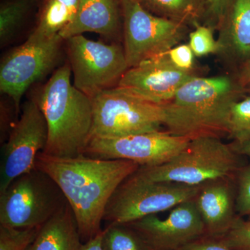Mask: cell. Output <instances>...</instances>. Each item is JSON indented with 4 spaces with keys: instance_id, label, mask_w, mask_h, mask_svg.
I'll return each instance as SVG.
<instances>
[{
    "instance_id": "6da1fadb",
    "label": "cell",
    "mask_w": 250,
    "mask_h": 250,
    "mask_svg": "<svg viewBox=\"0 0 250 250\" xmlns=\"http://www.w3.org/2000/svg\"><path fill=\"white\" fill-rule=\"evenodd\" d=\"M140 167L123 159H98L85 154L56 157L42 152L36 161V167L48 174L62 190L84 243L103 231L101 224L108 202L121 184Z\"/></svg>"
},
{
    "instance_id": "7a4b0ae2",
    "label": "cell",
    "mask_w": 250,
    "mask_h": 250,
    "mask_svg": "<svg viewBox=\"0 0 250 250\" xmlns=\"http://www.w3.org/2000/svg\"><path fill=\"white\" fill-rule=\"evenodd\" d=\"M246 88L229 75L194 77L162 104L166 131L190 141L228 136L231 108Z\"/></svg>"
},
{
    "instance_id": "3957f363",
    "label": "cell",
    "mask_w": 250,
    "mask_h": 250,
    "mask_svg": "<svg viewBox=\"0 0 250 250\" xmlns=\"http://www.w3.org/2000/svg\"><path fill=\"white\" fill-rule=\"evenodd\" d=\"M70 64L54 71L33 98L43 113L48 127L47 155L74 157L84 154L92 138V99L71 82Z\"/></svg>"
},
{
    "instance_id": "277c9868",
    "label": "cell",
    "mask_w": 250,
    "mask_h": 250,
    "mask_svg": "<svg viewBox=\"0 0 250 250\" xmlns=\"http://www.w3.org/2000/svg\"><path fill=\"white\" fill-rule=\"evenodd\" d=\"M242 167L241 155L220 138L192 140L172 160L160 166L140 167L134 175L149 182L200 186L209 181L235 177Z\"/></svg>"
},
{
    "instance_id": "5b68a950",
    "label": "cell",
    "mask_w": 250,
    "mask_h": 250,
    "mask_svg": "<svg viewBox=\"0 0 250 250\" xmlns=\"http://www.w3.org/2000/svg\"><path fill=\"white\" fill-rule=\"evenodd\" d=\"M67 202L53 179L35 167L16 177L0 192V225L41 227Z\"/></svg>"
},
{
    "instance_id": "8992f818",
    "label": "cell",
    "mask_w": 250,
    "mask_h": 250,
    "mask_svg": "<svg viewBox=\"0 0 250 250\" xmlns=\"http://www.w3.org/2000/svg\"><path fill=\"white\" fill-rule=\"evenodd\" d=\"M92 99V138H119L161 131L165 122L162 104L140 98L119 86ZM91 138V139H92Z\"/></svg>"
},
{
    "instance_id": "52a82bcc",
    "label": "cell",
    "mask_w": 250,
    "mask_h": 250,
    "mask_svg": "<svg viewBox=\"0 0 250 250\" xmlns=\"http://www.w3.org/2000/svg\"><path fill=\"white\" fill-rule=\"evenodd\" d=\"M200 186L149 182L133 174L113 193L106 206L104 220L113 225H126L172 209L179 204L195 199Z\"/></svg>"
},
{
    "instance_id": "ba28073f",
    "label": "cell",
    "mask_w": 250,
    "mask_h": 250,
    "mask_svg": "<svg viewBox=\"0 0 250 250\" xmlns=\"http://www.w3.org/2000/svg\"><path fill=\"white\" fill-rule=\"evenodd\" d=\"M65 41L73 85L93 98L100 92L118 86L129 69L123 45L106 44L87 39L83 35Z\"/></svg>"
},
{
    "instance_id": "9c48e42d",
    "label": "cell",
    "mask_w": 250,
    "mask_h": 250,
    "mask_svg": "<svg viewBox=\"0 0 250 250\" xmlns=\"http://www.w3.org/2000/svg\"><path fill=\"white\" fill-rule=\"evenodd\" d=\"M123 40L128 67L168 52L180 44L189 27L158 17L137 0H122Z\"/></svg>"
},
{
    "instance_id": "30bf717a",
    "label": "cell",
    "mask_w": 250,
    "mask_h": 250,
    "mask_svg": "<svg viewBox=\"0 0 250 250\" xmlns=\"http://www.w3.org/2000/svg\"><path fill=\"white\" fill-rule=\"evenodd\" d=\"M64 42L59 34L48 39L28 38L22 45L11 49L1 59L0 90L12 100L17 116L27 90L57 70Z\"/></svg>"
},
{
    "instance_id": "8fae6325",
    "label": "cell",
    "mask_w": 250,
    "mask_h": 250,
    "mask_svg": "<svg viewBox=\"0 0 250 250\" xmlns=\"http://www.w3.org/2000/svg\"><path fill=\"white\" fill-rule=\"evenodd\" d=\"M48 127L34 98L28 100L1 146L0 192L14 179L36 167L38 154L45 149Z\"/></svg>"
},
{
    "instance_id": "7c38bea8",
    "label": "cell",
    "mask_w": 250,
    "mask_h": 250,
    "mask_svg": "<svg viewBox=\"0 0 250 250\" xmlns=\"http://www.w3.org/2000/svg\"><path fill=\"white\" fill-rule=\"evenodd\" d=\"M190 140L167 131L119 138H92L85 155L103 159L133 161L141 167L160 166L183 151Z\"/></svg>"
},
{
    "instance_id": "4fadbf2b",
    "label": "cell",
    "mask_w": 250,
    "mask_h": 250,
    "mask_svg": "<svg viewBox=\"0 0 250 250\" xmlns=\"http://www.w3.org/2000/svg\"><path fill=\"white\" fill-rule=\"evenodd\" d=\"M126 225L139 233L151 250H177L206 236L195 199L176 206L165 219L151 215Z\"/></svg>"
},
{
    "instance_id": "5bb4252c",
    "label": "cell",
    "mask_w": 250,
    "mask_h": 250,
    "mask_svg": "<svg viewBox=\"0 0 250 250\" xmlns=\"http://www.w3.org/2000/svg\"><path fill=\"white\" fill-rule=\"evenodd\" d=\"M197 77L174 66L166 54L130 67L118 86L158 104L168 102L186 83Z\"/></svg>"
},
{
    "instance_id": "9a60e30c",
    "label": "cell",
    "mask_w": 250,
    "mask_h": 250,
    "mask_svg": "<svg viewBox=\"0 0 250 250\" xmlns=\"http://www.w3.org/2000/svg\"><path fill=\"white\" fill-rule=\"evenodd\" d=\"M234 178L215 179L200 186L195 202L205 224L206 236L215 238L223 236L238 218Z\"/></svg>"
},
{
    "instance_id": "2e32d148",
    "label": "cell",
    "mask_w": 250,
    "mask_h": 250,
    "mask_svg": "<svg viewBox=\"0 0 250 250\" xmlns=\"http://www.w3.org/2000/svg\"><path fill=\"white\" fill-rule=\"evenodd\" d=\"M86 32L118 42L123 37L122 0H80L73 21L59 34L65 41Z\"/></svg>"
},
{
    "instance_id": "e0dca14e",
    "label": "cell",
    "mask_w": 250,
    "mask_h": 250,
    "mask_svg": "<svg viewBox=\"0 0 250 250\" xmlns=\"http://www.w3.org/2000/svg\"><path fill=\"white\" fill-rule=\"evenodd\" d=\"M218 30V53L241 67L250 59V0H233Z\"/></svg>"
},
{
    "instance_id": "ac0fdd59",
    "label": "cell",
    "mask_w": 250,
    "mask_h": 250,
    "mask_svg": "<svg viewBox=\"0 0 250 250\" xmlns=\"http://www.w3.org/2000/svg\"><path fill=\"white\" fill-rule=\"evenodd\" d=\"M83 244L76 218L67 202L41 225L27 250H81Z\"/></svg>"
},
{
    "instance_id": "d6986e66",
    "label": "cell",
    "mask_w": 250,
    "mask_h": 250,
    "mask_svg": "<svg viewBox=\"0 0 250 250\" xmlns=\"http://www.w3.org/2000/svg\"><path fill=\"white\" fill-rule=\"evenodd\" d=\"M146 11L158 17L196 27L204 22L207 0H137Z\"/></svg>"
},
{
    "instance_id": "ffe728a7",
    "label": "cell",
    "mask_w": 250,
    "mask_h": 250,
    "mask_svg": "<svg viewBox=\"0 0 250 250\" xmlns=\"http://www.w3.org/2000/svg\"><path fill=\"white\" fill-rule=\"evenodd\" d=\"M80 0H44L36 27L28 38L48 39L57 35L73 21Z\"/></svg>"
},
{
    "instance_id": "44dd1931",
    "label": "cell",
    "mask_w": 250,
    "mask_h": 250,
    "mask_svg": "<svg viewBox=\"0 0 250 250\" xmlns=\"http://www.w3.org/2000/svg\"><path fill=\"white\" fill-rule=\"evenodd\" d=\"M37 0H8L0 6V45H10L22 30Z\"/></svg>"
},
{
    "instance_id": "7402d4cb",
    "label": "cell",
    "mask_w": 250,
    "mask_h": 250,
    "mask_svg": "<svg viewBox=\"0 0 250 250\" xmlns=\"http://www.w3.org/2000/svg\"><path fill=\"white\" fill-rule=\"evenodd\" d=\"M103 250H151L139 233L126 225L109 224L103 230Z\"/></svg>"
},
{
    "instance_id": "603a6c76",
    "label": "cell",
    "mask_w": 250,
    "mask_h": 250,
    "mask_svg": "<svg viewBox=\"0 0 250 250\" xmlns=\"http://www.w3.org/2000/svg\"><path fill=\"white\" fill-rule=\"evenodd\" d=\"M228 137L232 139L233 143L250 141V96L233 104L230 115Z\"/></svg>"
},
{
    "instance_id": "cb8c5ba5",
    "label": "cell",
    "mask_w": 250,
    "mask_h": 250,
    "mask_svg": "<svg viewBox=\"0 0 250 250\" xmlns=\"http://www.w3.org/2000/svg\"><path fill=\"white\" fill-rule=\"evenodd\" d=\"M39 228L19 229L0 225V250H27Z\"/></svg>"
},
{
    "instance_id": "d4e9b609",
    "label": "cell",
    "mask_w": 250,
    "mask_h": 250,
    "mask_svg": "<svg viewBox=\"0 0 250 250\" xmlns=\"http://www.w3.org/2000/svg\"><path fill=\"white\" fill-rule=\"evenodd\" d=\"M214 30L205 24H199L189 34L188 45L195 57H202L218 53L220 46L213 35Z\"/></svg>"
},
{
    "instance_id": "484cf974",
    "label": "cell",
    "mask_w": 250,
    "mask_h": 250,
    "mask_svg": "<svg viewBox=\"0 0 250 250\" xmlns=\"http://www.w3.org/2000/svg\"><path fill=\"white\" fill-rule=\"evenodd\" d=\"M218 238L231 250H250V220L238 217L228 232Z\"/></svg>"
},
{
    "instance_id": "4316f807",
    "label": "cell",
    "mask_w": 250,
    "mask_h": 250,
    "mask_svg": "<svg viewBox=\"0 0 250 250\" xmlns=\"http://www.w3.org/2000/svg\"><path fill=\"white\" fill-rule=\"evenodd\" d=\"M238 190L236 191V213L250 215V165L242 167L237 174Z\"/></svg>"
},
{
    "instance_id": "83f0119b",
    "label": "cell",
    "mask_w": 250,
    "mask_h": 250,
    "mask_svg": "<svg viewBox=\"0 0 250 250\" xmlns=\"http://www.w3.org/2000/svg\"><path fill=\"white\" fill-rule=\"evenodd\" d=\"M233 0H207L204 24L220 29Z\"/></svg>"
},
{
    "instance_id": "f1b7e54d",
    "label": "cell",
    "mask_w": 250,
    "mask_h": 250,
    "mask_svg": "<svg viewBox=\"0 0 250 250\" xmlns=\"http://www.w3.org/2000/svg\"><path fill=\"white\" fill-rule=\"evenodd\" d=\"M165 54L177 68L186 72H195V56L188 44H179Z\"/></svg>"
},
{
    "instance_id": "f546056e",
    "label": "cell",
    "mask_w": 250,
    "mask_h": 250,
    "mask_svg": "<svg viewBox=\"0 0 250 250\" xmlns=\"http://www.w3.org/2000/svg\"><path fill=\"white\" fill-rule=\"evenodd\" d=\"M177 250H232L220 238L205 236L188 243Z\"/></svg>"
},
{
    "instance_id": "4dcf8cb0",
    "label": "cell",
    "mask_w": 250,
    "mask_h": 250,
    "mask_svg": "<svg viewBox=\"0 0 250 250\" xmlns=\"http://www.w3.org/2000/svg\"><path fill=\"white\" fill-rule=\"evenodd\" d=\"M237 79L239 83L246 88L250 84V59L240 67Z\"/></svg>"
},
{
    "instance_id": "1f68e13d",
    "label": "cell",
    "mask_w": 250,
    "mask_h": 250,
    "mask_svg": "<svg viewBox=\"0 0 250 250\" xmlns=\"http://www.w3.org/2000/svg\"><path fill=\"white\" fill-rule=\"evenodd\" d=\"M102 236L103 231L89 241L83 243L81 250H103L101 245Z\"/></svg>"
},
{
    "instance_id": "d6a6232c",
    "label": "cell",
    "mask_w": 250,
    "mask_h": 250,
    "mask_svg": "<svg viewBox=\"0 0 250 250\" xmlns=\"http://www.w3.org/2000/svg\"><path fill=\"white\" fill-rule=\"evenodd\" d=\"M235 152L241 156H248L250 157V141L245 143H232L230 144Z\"/></svg>"
},
{
    "instance_id": "836d02e7",
    "label": "cell",
    "mask_w": 250,
    "mask_h": 250,
    "mask_svg": "<svg viewBox=\"0 0 250 250\" xmlns=\"http://www.w3.org/2000/svg\"><path fill=\"white\" fill-rule=\"evenodd\" d=\"M249 85H250V84Z\"/></svg>"
}]
</instances>
